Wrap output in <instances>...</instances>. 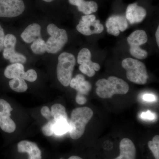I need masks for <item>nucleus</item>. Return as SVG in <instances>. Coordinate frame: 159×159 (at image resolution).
Here are the masks:
<instances>
[{
    "instance_id": "obj_17",
    "label": "nucleus",
    "mask_w": 159,
    "mask_h": 159,
    "mask_svg": "<svg viewBox=\"0 0 159 159\" xmlns=\"http://www.w3.org/2000/svg\"><path fill=\"white\" fill-rule=\"evenodd\" d=\"M92 54L88 48H83L80 51L77 56V63L80 65L85 64L92 68L95 71L100 70V66L99 64L93 62L91 61Z\"/></svg>"
},
{
    "instance_id": "obj_11",
    "label": "nucleus",
    "mask_w": 159,
    "mask_h": 159,
    "mask_svg": "<svg viewBox=\"0 0 159 159\" xmlns=\"http://www.w3.org/2000/svg\"><path fill=\"white\" fill-rule=\"evenodd\" d=\"M147 12L143 7L135 3L129 5L125 12V18L130 25L142 22L146 16Z\"/></svg>"
},
{
    "instance_id": "obj_3",
    "label": "nucleus",
    "mask_w": 159,
    "mask_h": 159,
    "mask_svg": "<svg viewBox=\"0 0 159 159\" xmlns=\"http://www.w3.org/2000/svg\"><path fill=\"white\" fill-rule=\"evenodd\" d=\"M122 66L126 70L127 79L139 84H145L148 78L146 66L139 60L128 57L122 61Z\"/></svg>"
},
{
    "instance_id": "obj_33",
    "label": "nucleus",
    "mask_w": 159,
    "mask_h": 159,
    "mask_svg": "<svg viewBox=\"0 0 159 159\" xmlns=\"http://www.w3.org/2000/svg\"><path fill=\"white\" fill-rule=\"evenodd\" d=\"M143 99L145 100V101H154L156 100V98L154 96L151 95V94H145L143 96Z\"/></svg>"
},
{
    "instance_id": "obj_26",
    "label": "nucleus",
    "mask_w": 159,
    "mask_h": 159,
    "mask_svg": "<svg viewBox=\"0 0 159 159\" xmlns=\"http://www.w3.org/2000/svg\"><path fill=\"white\" fill-rule=\"evenodd\" d=\"M22 78L25 80H27L29 82H34L37 80V73L34 70L30 69L28 70L27 72H25Z\"/></svg>"
},
{
    "instance_id": "obj_32",
    "label": "nucleus",
    "mask_w": 159,
    "mask_h": 159,
    "mask_svg": "<svg viewBox=\"0 0 159 159\" xmlns=\"http://www.w3.org/2000/svg\"><path fill=\"white\" fill-rule=\"evenodd\" d=\"M141 117L143 119H155L154 114L152 113L150 111H148L146 112L142 113Z\"/></svg>"
},
{
    "instance_id": "obj_36",
    "label": "nucleus",
    "mask_w": 159,
    "mask_h": 159,
    "mask_svg": "<svg viewBox=\"0 0 159 159\" xmlns=\"http://www.w3.org/2000/svg\"><path fill=\"white\" fill-rule=\"evenodd\" d=\"M42 1L46 2H53L54 0H42Z\"/></svg>"
},
{
    "instance_id": "obj_34",
    "label": "nucleus",
    "mask_w": 159,
    "mask_h": 159,
    "mask_svg": "<svg viewBox=\"0 0 159 159\" xmlns=\"http://www.w3.org/2000/svg\"><path fill=\"white\" fill-rule=\"evenodd\" d=\"M156 41L157 45L159 47V26L158 27L157 29L156 32Z\"/></svg>"
},
{
    "instance_id": "obj_1",
    "label": "nucleus",
    "mask_w": 159,
    "mask_h": 159,
    "mask_svg": "<svg viewBox=\"0 0 159 159\" xmlns=\"http://www.w3.org/2000/svg\"><path fill=\"white\" fill-rule=\"evenodd\" d=\"M96 93L102 99L111 98L114 95H125L129 92V86L123 80L114 76L107 79L102 78L97 80Z\"/></svg>"
},
{
    "instance_id": "obj_29",
    "label": "nucleus",
    "mask_w": 159,
    "mask_h": 159,
    "mask_svg": "<svg viewBox=\"0 0 159 159\" xmlns=\"http://www.w3.org/2000/svg\"><path fill=\"white\" fill-rule=\"evenodd\" d=\"M16 52L15 48H5L3 49V57L6 60H9Z\"/></svg>"
},
{
    "instance_id": "obj_25",
    "label": "nucleus",
    "mask_w": 159,
    "mask_h": 159,
    "mask_svg": "<svg viewBox=\"0 0 159 159\" xmlns=\"http://www.w3.org/2000/svg\"><path fill=\"white\" fill-rule=\"evenodd\" d=\"M16 43V38L13 34H7L5 36L4 42L5 48H15Z\"/></svg>"
},
{
    "instance_id": "obj_16",
    "label": "nucleus",
    "mask_w": 159,
    "mask_h": 159,
    "mask_svg": "<svg viewBox=\"0 0 159 159\" xmlns=\"http://www.w3.org/2000/svg\"><path fill=\"white\" fill-rule=\"evenodd\" d=\"M71 5L77 6L78 11L85 15H89L96 12L98 9V5L94 1H85L84 0H69Z\"/></svg>"
},
{
    "instance_id": "obj_8",
    "label": "nucleus",
    "mask_w": 159,
    "mask_h": 159,
    "mask_svg": "<svg viewBox=\"0 0 159 159\" xmlns=\"http://www.w3.org/2000/svg\"><path fill=\"white\" fill-rule=\"evenodd\" d=\"M23 0H0V17L13 18L25 11Z\"/></svg>"
},
{
    "instance_id": "obj_6",
    "label": "nucleus",
    "mask_w": 159,
    "mask_h": 159,
    "mask_svg": "<svg viewBox=\"0 0 159 159\" xmlns=\"http://www.w3.org/2000/svg\"><path fill=\"white\" fill-rule=\"evenodd\" d=\"M127 42L129 47L130 54L137 59H144L148 56V53L140 48L148 40V37L145 31L138 30L134 31L127 38Z\"/></svg>"
},
{
    "instance_id": "obj_30",
    "label": "nucleus",
    "mask_w": 159,
    "mask_h": 159,
    "mask_svg": "<svg viewBox=\"0 0 159 159\" xmlns=\"http://www.w3.org/2000/svg\"><path fill=\"white\" fill-rule=\"evenodd\" d=\"M41 113L45 119L49 120L53 119L51 115V111L48 107H43L41 109Z\"/></svg>"
},
{
    "instance_id": "obj_23",
    "label": "nucleus",
    "mask_w": 159,
    "mask_h": 159,
    "mask_svg": "<svg viewBox=\"0 0 159 159\" xmlns=\"http://www.w3.org/2000/svg\"><path fill=\"white\" fill-rule=\"evenodd\" d=\"M148 147L155 159H159V136H155L152 141L148 142Z\"/></svg>"
},
{
    "instance_id": "obj_28",
    "label": "nucleus",
    "mask_w": 159,
    "mask_h": 159,
    "mask_svg": "<svg viewBox=\"0 0 159 159\" xmlns=\"http://www.w3.org/2000/svg\"><path fill=\"white\" fill-rule=\"evenodd\" d=\"M79 69L83 74L87 75L89 77H93L96 74V71H95V70L87 65H80Z\"/></svg>"
},
{
    "instance_id": "obj_13",
    "label": "nucleus",
    "mask_w": 159,
    "mask_h": 159,
    "mask_svg": "<svg viewBox=\"0 0 159 159\" xmlns=\"http://www.w3.org/2000/svg\"><path fill=\"white\" fill-rule=\"evenodd\" d=\"M119 149L120 155L115 159H136V148L130 139H122L119 144Z\"/></svg>"
},
{
    "instance_id": "obj_9",
    "label": "nucleus",
    "mask_w": 159,
    "mask_h": 159,
    "mask_svg": "<svg viewBox=\"0 0 159 159\" xmlns=\"http://www.w3.org/2000/svg\"><path fill=\"white\" fill-rule=\"evenodd\" d=\"M12 110L9 102L0 99V128L8 133L13 132L16 129L15 123L10 118Z\"/></svg>"
},
{
    "instance_id": "obj_35",
    "label": "nucleus",
    "mask_w": 159,
    "mask_h": 159,
    "mask_svg": "<svg viewBox=\"0 0 159 159\" xmlns=\"http://www.w3.org/2000/svg\"><path fill=\"white\" fill-rule=\"evenodd\" d=\"M68 159H83L82 158L80 157L77 156H71L70 157V158Z\"/></svg>"
},
{
    "instance_id": "obj_20",
    "label": "nucleus",
    "mask_w": 159,
    "mask_h": 159,
    "mask_svg": "<svg viewBox=\"0 0 159 159\" xmlns=\"http://www.w3.org/2000/svg\"><path fill=\"white\" fill-rule=\"evenodd\" d=\"M51 113L54 121L62 119H68L64 107L59 103H56L51 107Z\"/></svg>"
},
{
    "instance_id": "obj_21",
    "label": "nucleus",
    "mask_w": 159,
    "mask_h": 159,
    "mask_svg": "<svg viewBox=\"0 0 159 159\" xmlns=\"http://www.w3.org/2000/svg\"><path fill=\"white\" fill-rule=\"evenodd\" d=\"M69 130L68 119H62L55 121L54 125V134L56 135H62L69 132Z\"/></svg>"
},
{
    "instance_id": "obj_19",
    "label": "nucleus",
    "mask_w": 159,
    "mask_h": 159,
    "mask_svg": "<svg viewBox=\"0 0 159 159\" xmlns=\"http://www.w3.org/2000/svg\"><path fill=\"white\" fill-rule=\"evenodd\" d=\"M9 85L12 90L17 93H24L28 89L25 81L21 77L11 79L9 81Z\"/></svg>"
},
{
    "instance_id": "obj_5",
    "label": "nucleus",
    "mask_w": 159,
    "mask_h": 159,
    "mask_svg": "<svg viewBox=\"0 0 159 159\" xmlns=\"http://www.w3.org/2000/svg\"><path fill=\"white\" fill-rule=\"evenodd\" d=\"M47 30L50 35L46 42L47 51L49 54H57L61 51L67 42V33L65 30L59 29L53 24H49Z\"/></svg>"
},
{
    "instance_id": "obj_31",
    "label": "nucleus",
    "mask_w": 159,
    "mask_h": 159,
    "mask_svg": "<svg viewBox=\"0 0 159 159\" xmlns=\"http://www.w3.org/2000/svg\"><path fill=\"white\" fill-rule=\"evenodd\" d=\"M5 32L2 27L0 25V52L4 49V42L5 37Z\"/></svg>"
},
{
    "instance_id": "obj_12",
    "label": "nucleus",
    "mask_w": 159,
    "mask_h": 159,
    "mask_svg": "<svg viewBox=\"0 0 159 159\" xmlns=\"http://www.w3.org/2000/svg\"><path fill=\"white\" fill-rule=\"evenodd\" d=\"M70 85L71 88L77 91L76 97H85V96L88 95L92 89L91 84L85 80L84 76L80 74L71 79Z\"/></svg>"
},
{
    "instance_id": "obj_22",
    "label": "nucleus",
    "mask_w": 159,
    "mask_h": 159,
    "mask_svg": "<svg viewBox=\"0 0 159 159\" xmlns=\"http://www.w3.org/2000/svg\"><path fill=\"white\" fill-rule=\"evenodd\" d=\"M31 48L34 54L39 55L44 54L47 51L46 43L41 38H39L32 43Z\"/></svg>"
},
{
    "instance_id": "obj_15",
    "label": "nucleus",
    "mask_w": 159,
    "mask_h": 159,
    "mask_svg": "<svg viewBox=\"0 0 159 159\" xmlns=\"http://www.w3.org/2000/svg\"><path fill=\"white\" fill-rule=\"evenodd\" d=\"M41 28L36 23L31 24L25 29L21 34V37L27 43H33L38 39L41 38Z\"/></svg>"
},
{
    "instance_id": "obj_7",
    "label": "nucleus",
    "mask_w": 159,
    "mask_h": 159,
    "mask_svg": "<svg viewBox=\"0 0 159 159\" xmlns=\"http://www.w3.org/2000/svg\"><path fill=\"white\" fill-rule=\"evenodd\" d=\"M78 32L84 35L100 34L104 30V27L99 20H96L94 15L83 16L77 26Z\"/></svg>"
},
{
    "instance_id": "obj_10",
    "label": "nucleus",
    "mask_w": 159,
    "mask_h": 159,
    "mask_svg": "<svg viewBox=\"0 0 159 159\" xmlns=\"http://www.w3.org/2000/svg\"><path fill=\"white\" fill-rule=\"evenodd\" d=\"M106 26L109 34L117 36L120 34V31L123 32L128 28V23L123 16L114 15L107 20Z\"/></svg>"
},
{
    "instance_id": "obj_14",
    "label": "nucleus",
    "mask_w": 159,
    "mask_h": 159,
    "mask_svg": "<svg viewBox=\"0 0 159 159\" xmlns=\"http://www.w3.org/2000/svg\"><path fill=\"white\" fill-rule=\"evenodd\" d=\"M19 152H26L29 155V159H42L41 152L34 142L24 140L17 145Z\"/></svg>"
},
{
    "instance_id": "obj_2",
    "label": "nucleus",
    "mask_w": 159,
    "mask_h": 159,
    "mask_svg": "<svg viewBox=\"0 0 159 159\" xmlns=\"http://www.w3.org/2000/svg\"><path fill=\"white\" fill-rule=\"evenodd\" d=\"M93 115L91 108L86 107L74 109L71 113L69 123L70 136L74 140L82 137L85 131L86 126Z\"/></svg>"
},
{
    "instance_id": "obj_24",
    "label": "nucleus",
    "mask_w": 159,
    "mask_h": 159,
    "mask_svg": "<svg viewBox=\"0 0 159 159\" xmlns=\"http://www.w3.org/2000/svg\"><path fill=\"white\" fill-rule=\"evenodd\" d=\"M54 123L55 121L54 119H52L43 126L42 132L45 136L50 137L54 134Z\"/></svg>"
},
{
    "instance_id": "obj_27",
    "label": "nucleus",
    "mask_w": 159,
    "mask_h": 159,
    "mask_svg": "<svg viewBox=\"0 0 159 159\" xmlns=\"http://www.w3.org/2000/svg\"><path fill=\"white\" fill-rule=\"evenodd\" d=\"M11 63H25L27 61V58L25 55L16 52L14 55L9 60Z\"/></svg>"
},
{
    "instance_id": "obj_4",
    "label": "nucleus",
    "mask_w": 159,
    "mask_h": 159,
    "mask_svg": "<svg viewBox=\"0 0 159 159\" xmlns=\"http://www.w3.org/2000/svg\"><path fill=\"white\" fill-rule=\"evenodd\" d=\"M75 64L76 59L73 54L63 52L60 54L57 67V78L64 86L70 85Z\"/></svg>"
},
{
    "instance_id": "obj_18",
    "label": "nucleus",
    "mask_w": 159,
    "mask_h": 159,
    "mask_svg": "<svg viewBox=\"0 0 159 159\" xmlns=\"http://www.w3.org/2000/svg\"><path fill=\"white\" fill-rule=\"evenodd\" d=\"M25 67L22 64L12 63L7 66L4 71V75L9 79L21 77L25 74Z\"/></svg>"
}]
</instances>
